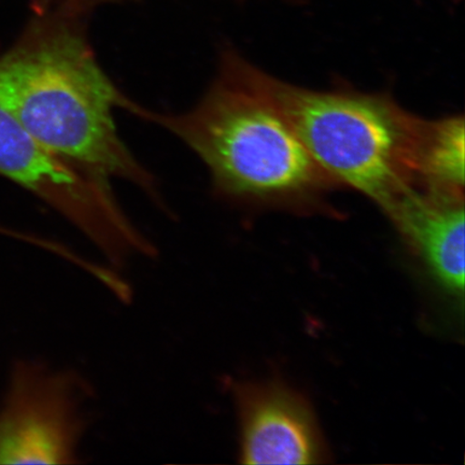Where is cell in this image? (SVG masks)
<instances>
[{
	"instance_id": "1",
	"label": "cell",
	"mask_w": 465,
	"mask_h": 465,
	"mask_svg": "<svg viewBox=\"0 0 465 465\" xmlns=\"http://www.w3.org/2000/svg\"><path fill=\"white\" fill-rule=\"evenodd\" d=\"M0 104L45 148L161 201L154 177L114 125V110L132 113L137 103L103 71L78 17H48L0 61Z\"/></svg>"
},
{
	"instance_id": "2",
	"label": "cell",
	"mask_w": 465,
	"mask_h": 465,
	"mask_svg": "<svg viewBox=\"0 0 465 465\" xmlns=\"http://www.w3.org/2000/svg\"><path fill=\"white\" fill-rule=\"evenodd\" d=\"M134 114L187 144L226 199L304 209L335 185L308 153L266 74L235 52L223 54L216 78L188 112L161 114L139 104Z\"/></svg>"
},
{
	"instance_id": "3",
	"label": "cell",
	"mask_w": 465,
	"mask_h": 465,
	"mask_svg": "<svg viewBox=\"0 0 465 465\" xmlns=\"http://www.w3.org/2000/svg\"><path fill=\"white\" fill-rule=\"evenodd\" d=\"M266 84L313 162L331 182L375 202L383 212L417 187L426 121L391 98L356 92H317Z\"/></svg>"
},
{
	"instance_id": "4",
	"label": "cell",
	"mask_w": 465,
	"mask_h": 465,
	"mask_svg": "<svg viewBox=\"0 0 465 465\" xmlns=\"http://www.w3.org/2000/svg\"><path fill=\"white\" fill-rule=\"evenodd\" d=\"M91 397L77 371L15 362L0 403V464L79 463Z\"/></svg>"
},
{
	"instance_id": "5",
	"label": "cell",
	"mask_w": 465,
	"mask_h": 465,
	"mask_svg": "<svg viewBox=\"0 0 465 465\" xmlns=\"http://www.w3.org/2000/svg\"><path fill=\"white\" fill-rule=\"evenodd\" d=\"M0 173L42 197L97 249L115 245L129 229L109 180L45 148L2 104Z\"/></svg>"
},
{
	"instance_id": "6",
	"label": "cell",
	"mask_w": 465,
	"mask_h": 465,
	"mask_svg": "<svg viewBox=\"0 0 465 465\" xmlns=\"http://www.w3.org/2000/svg\"><path fill=\"white\" fill-rule=\"evenodd\" d=\"M243 464H317L327 457L315 415L276 381H232Z\"/></svg>"
},
{
	"instance_id": "7",
	"label": "cell",
	"mask_w": 465,
	"mask_h": 465,
	"mask_svg": "<svg viewBox=\"0 0 465 465\" xmlns=\"http://www.w3.org/2000/svg\"><path fill=\"white\" fill-rule=\"evenodd\" d=\"M386 213L433 281L462 296L464 194L412 187Z\"/></svg>"
},
{
	"instance_id": "8",
	"label": "cell",
	"mask_w": 465,
	"mask_h": 465,
	"mask_svg": "<svg viewBox=\"0 0 465 465\" xmlns=\"http://www.w3.org/2000/svg\"><path fill=\"white\" fill-rule=\"evenodd\" d=\"M418 187L463 194L464 121H426L417 165Z\"/></svg>"
},
{
	"instance_id": "9",
	"label": "cell",
	"mask_w": 465,
	"mask_h": 465,
	"mask_svg": "<svg viewBox=\"0 0 465 465\" xmlns=\"http://www.w3.org/2000/svg\"><path fill=\"white\" fill-rule=\"evenodd\" d=\"M104 2H110V0H58V5H61V9L58 10L57 14L79 17L81 14L85 13L93 5Z\"/></svg>"
},
{
	"instance_id": "10",
	"label": "cell",
	"mask_w": 465,
	"mask_h": 465,
	"mask_svg": "<svg viewBox=\"0 0 465 465\" xmlns=\"http://www.w3.org/2000/svg\"><path fill=\"white\" fill-rule=\"evenodd\" d=\"M290 2L302 3V2H304V0H290Z\"/></svg>"
}]
</instances>
